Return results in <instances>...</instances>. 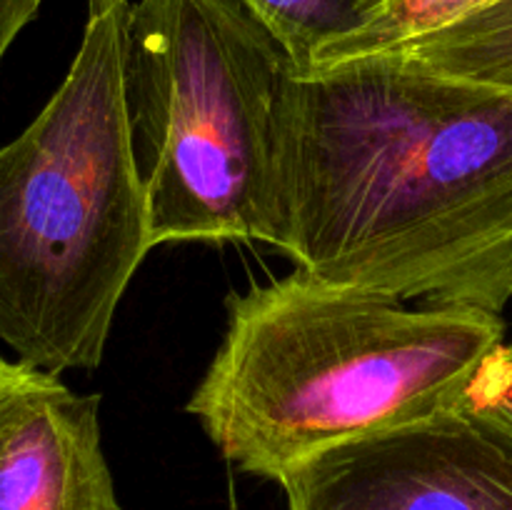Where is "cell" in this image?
Segmentation results:
<instances>
[{
  "label": "cell",
  "instance_id": "1",
  "mask_svg": "<svg viewBox=\"0 0 512 510\" xmlns=\"http://www.w3.org/2000/svg\"><path fill=\"white\" fill-rule=\"evenodd\" d=\"M278 248L340 288L503 313L512 300V90L400 53L288 75Z\"/></svg>",
  "mask_w": 512,
  "mask_h": 510
},
{
  "label": "cell",
  "instance_id": "2",
  "mask_svg": "<svg viewBox=\"0 0 512 510\" xmlns=\"http://www.w3.org/2000/svg\"><path fill=\"white\" fill-rule=\"evenodd\" d=\"M505 340L500 313L340 288L295 268L228 298L188 410L243 473L283 483L345 443L463 408Z\"/></svg>",
  "mask_w": 512,
  "mask_h": 510
},
{
  "label": "cell",
  "instance_id": "3",
  "mask_svg": "<svg viewBox=\"0 0 512 510\" xmlns=\"http://www.w3.org/2000/svg\"><path fill=\"white\" fill-rule=\"evenodd\" d=\"M130 5L88 0L63 83L0 148V340L58 375L103 363L155 248L125 103Z\"/></svg>",
  "mask_w": 512,
  "mask_h": 510
},
{
  "label": "cell",
  "instance_id": "4",
  "mask_svg": "<svg viewBox=\"0 0 512 510\" xmlns=\"http://www.w3.org/2000/svg\"><path fill=\"white\" fill-rule=\"evenodd\" d=\"M293 60L243 0H138L125 103L155 245L278 248V115Z\"/></svg>",
  "mask_w": 512,
  "mask_h": 510
},
{
  "label": "cell",
  "instance_id": "5",
  "mask_svg": "<svg viewBox=\"0 0 512 510\" xmlns=\"http://www.w3.org/2000/svg\"><path fill=\"white\" fill-rule=\"evenodd\" d=\"M280 485L288 510H512V428L463 405L328 450Z\"/></svg>",
  "mask_w": 512,
  "mask_h": 510
},
{
  "label": "cell",
  "instance_id": "6",
  "mask_svg": "<svg viewBox=\"0 0 512 510\" xmlns=\"http://www.w3.org/2000/svg\"><path fill=\"white\" fill-rule=\"evenodd\" d=\"M0 510H123L100 395L20 358H0Z\"/></svg>",
  "mask_w": 512,
  "mask_h": 510
},
{
  "label": "cell",
  "instance_id": "7",
  "mask_svg": "<svg viewBox=\"0 0 512 510\" xmlns=\"http://www.w3.org/2000/svg\"><path fill=\"white\" fill-rule=\"evenodd\" d=\"M385 53H400L450 78L512 90V0H498Z\"/></svg>",
  "mask_w": 512,
  "mask_h": 510
},
{
  "label": "cell",
  "instance_id": "8",
  "mask_svg": "<svg viewBox=\"0 0 512 510\" xmlns=\"http://www.w3.org/2000/svg\"><path fill=\"white\" fill-rule=\"evenodd\" d=\"M493 3L498 0H378L358 30L320 50L310 70L385 53Z\"/></svg>",
  "mask_w": 512,
  "mask_h": 510
},
{
  "label": "cell",
  "instance_id": "9",
  "mask_svg": "<svg viewBox=\"0 0 512 510\" xmlns=\"http://www.w3.org/2000/svg\"><path fill=\"white\" fill-rule=\"evenodd\" d=\"M283 43L298 73H308L323 48L363 25L378 0H243Z\"/></svg>",
  "mask_w": 512,
  "mask_h": 510
},
{
  "label": "cell",
  "instance_id": "10",
  "mask_svg": "<svg viewBox=\"0 0 512 510\" xmlns=\"http://www.w3.org/2000/svg\"><path fill=\"white\" fill-rule=\"evenodd\" d=\"M465 408L512 428V343H500L475 373Z\"/></svg>",
  "mask_w": 512,
  "mask_h": 510
},
{
  "label": "cell",
  "instance_id": "11",
  "mask_svg": "<svg viewBox=\"0 0 512 510\" xmlns=\"http://www.w3.org/2000/svg\"><path fill=\"white\" fill-rule=\"evenodd\" d=\"M43 0H0V60L20 30L35 18Z\"/></svg>",
  "mask_w": 512,
  "mask_h": 510
}]
</instances>
